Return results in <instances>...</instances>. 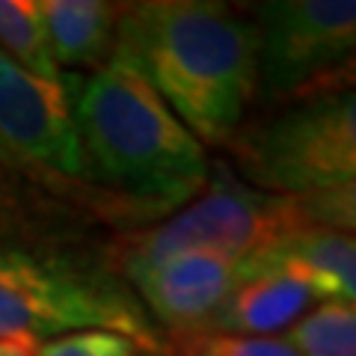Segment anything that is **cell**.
<instances>
[{
	"label": "cell",
	"mask_w": 356,
	"mask_h": 356,
	"mask_svg": "<svg viewBox=\"0 0 356 356\" xmlns=\"http://www.w3.org/2000/svg\"><path fill=\"white\" fill-rule=\"evenodd\" d=\"M300 229L291 196H273L241 181L229 163H211L202 193L161 226L146 229L122 250V270H143L178 252H220L235 261Z\"/></svg>",
	"instance_id": "obj_5"
},
{
	"label": "cell",
	"mask_w": 356,
	"mask_h": 356,
	"mask_svg": "<svg viewBox=\"0 0 356 356\" xmlns=\"http://www.w3.org/2000/svg\"><path fill=\"white\" fill-rule=\"evenodd\" d=\"M291 270L315 288L324 303L356 306V235L300 226L241 261L238 273Z\"/></svg>",
	"instance_id": "obj_9"
},
{
	"label": "cell",
	"mask_w": 356,
	"mask_h": 356,
	"mask_svg": "<svg viewBox=\"0 0 356 356\" xmlns=\"http://www.w3.org/2000/svg\"><path fill=\"white\" fill-rule=\"evenodd\" d=\"M0 143L15 166L69 178L86 175L72 110V86L24 72L0 51Z\"/></svg>",
	"instance_id": "obj_7"
},
{
	"label": "cell",
	"mask_w": 356,
	"mask_h": 356,
	"mask_svg": "<svg viewBox=\"0 0 356 356\" xmlns=\"http://www.w3.org/2000/svg\"><path fill=\"white\" fill-rule=\"evenodd\" d=\"M36 339L30 336H6L0 339V356H33L36 353Z\"/></svg>",
	"instance_id": "obj_18"
},
{
	"label": "cell",
	"mask_w": 356,
	"mask_h": 356,
	"mask_svg": "<svg viewBox=\"0 0 356 356\" xmlns=\"http://www.w3.org/2000/svg\"><path fill=\"white\" fill-rule=\"evenodd\" d=\"M241 261L220 252H178L152 267L125 273L140 306L158 324L199 336L235 291Z\"/></svg>",
	"instance_id": "obj_8"
},
{
	"label": "cell",
	"mask_w": 356,
	"mask_h": 356,
	"mask_svg": "<svg viewBox=\"0 0 356 356\" xmlns=\"http://www.w3.org/2000/svg\"><path fill=\"white\" fill-rule=\"evenodd\" d=\"M83 330L125 336L137 350L163 353V339L140 300L69 259L0 247V339H57Z\"/></svg>",
	"instance_id": "obj_4"
},
{
	"label": "cell",
	"mask_w": 356,
	"mask_h": 356,
	"mask_svg": "<svg viewBox=\"0 0 356 356\" xmlns=\"http://www.w3.org/2000/svg\"><path fill=\"white\" fill-rule=\"evenodd\" d=\"M6 222H9V217H6V205H3V199H0V232H6V229H9Z\"/></svg>",
	"instance_id": "obj_19"
},
{
	"label": "cell",
	"mask_w": 356,
	"mask_h": 356,
	"mask_svg": "<svg viewBox=\"0 0 356 356\" xmlns=\"http://www.w3.org/2000/svg\"><path fill=\"white\" fill-rule=\"evenodd\" d=\"M74 128L86 175L154 208H184L202 193L211 163L149 83L125 42L72 89Z\"/></svg>",
	"instance_id": "obj_2"
},
{
	"label": "cell",
	"mask_w": 356,
	"mask_h": 356,
	"mask_svg": "<svg viewBox=\"0 0 356 356\" xmlns=\"http://www.w3.org/2000/svg\"><path fill=\"white\" fill-rule=\"evenodd\" d=\"M324 89H356V54L341 65L339 72H332L324 83H318L312 92H324Z\"/></svg>",
	"instance_id": "obj_17"
},
{
	"label": "cell",
	"mask_w": 356,
	"mask_h": 356,
	"mask_svg": "<svg viewBox=\"0 0 356 356\" xmlns=\"http://www.w3.org/2000/svg\"><path fill=\"white\" fill-rule=\"evenodd\" d=\"M300 356H356V306L321 303L282 332Z\"/></svg>",
	"instance_id": "obj_13"
},
{
	"label": "cell",
	"mask_w": 356,
	"mask_h": 356,
	"mask_svg": "<svg viewBox=\"0 0 356 356\" xmlns=\"http://www.w3.org/2000/svg\"><path fill=\"white\" fill-rule=\"evenodd\" d=\"M241 181L273 196H309L356 181V89L309 92L243 125L232 143Z\"/></svg>",
	"instance_id": "obj_3"
},
{
	"label": "cell",
	"mask_w": 356,
	"mask_h": 356,
	"mask_svg": "<svg viewBox=\"0 0 356 356\" xmlns=\"http://www.w3.org/2000/svg\"><path fill=\"white\" fill-rule=\"evenodd\" d=\"M324 300L291 270H261L241 276L235 291L217 309L205 332L222 336H280Z\"/></svg>",
	"instance_id": "obj_10"
},
{
	"label": "cell",
	"mask_w": 356,
	"mask_h": 356,
	"mask_svg": "<svg viewBox=\"0 0 356 356\" xmlns=\"http://www.w3.org/2000/svg\"><path fill=\"white\" fill-rule=\"evenodd\" d=\"M187 356H300L282 336H222L199 332Z\"/></svg>",
	"instance_id": "obj_15"
},
{
	"label": "cell",
	"mask_w": 356,
	"mask_h": 356,
	"mask_svg": "<svg viewBox=\"0 0 356 356\" xmlns=\"http://www.w3.org/2000/svg\"><path fill=\"white\" fill-rule=\"evenodd\" d=\"M252 24L255 92L267 104L309 95L356 54V0H267Z\"/></svg>",
	"instance_id": "obj_6"
},
{
	"label": "cell",
	"mask_w": 356,
	"mask_h": 356,
	"mask_svg": "<svg viewBox=\"0 0 356 356\" xmlns=\"http://www.w3.org/2000/svg\"><path fill=\"white\" fill-rule=\"evenodd\" d=\"M0 163H3V166H15V163H13V158H9V152H6L3 143H0Z\"/></svg>",
	"instance_id": "obj_20"
},
{
	"label": "cell",
	"mask_w": 356,
	"mask_h": 356,
	"mask_svg": "<svg viewBox=\"0 0 356 356\" xmlns=\"http://www.w3.org/2000/svg\"><path fill=\"white\" fill-rule=\"evenodd\" d=\"M116 39L202 146H229L259 81L252 18L211 0H152L119 13Z\"/></svg>",
	"instance_id": "obj_1"
},
{
	"label": "cell",
	"mask_w": 356,
	"mask_h": 356,
	"mask_svg": "<svg viewBox=\"0 0 356 356\" xmlns=\"http://www.w3.org/2000/svg\"><path fill=\"white\" fill-rule=\"evenodd\" d=\"M33 356H140L137 344L107 330H83L36 344Z\"/></svg>",
	"instance_id": "obj_16"
},
{
	"label": "cell",
	"mask_w": 356,
	"mask_h": 356,
	"mask_svg": "<svg viewBox=\"0 0 356 356\" xmlns=\"http://www.w3.org/2000/svg\"><path fill=\"white\" fill-rule=\"evenodd\" d=\"M291 202L300 226L356 235V181L309 196H291Z\"/></svg>",
	"instance_id": "obj_14"
},
{
	"label": "cell",
	"mask_w": 356,
	"mask_h": 356,
	"mask_svg": "<svg viewBox=\"0 0 356 356\" xmlns=\"http://www.w3.org/2000/svg\"><path fill=\"white\" fill-rule=\"evenodd\" d=\"M57 69H98L113 54L119 13L102 0H39Z\"/></svg>",
	"instance_id": "obj_11"
},
{
	"label": "cell",
	"mask_w": 356,
	"mask_h": 356,
	"mask_svg": "<svg viewBox=\"0 0 356 356\" xmlns=\"http://www.w3.org/2000/svg\"><path fill=\"white\" fill-rule=\"evenodd\" d=\"M0 51L30 74L65 81L51 57L39 0H0Z\"/></svg>",
	"instance_id": "obj_12"
}]
</instances>
